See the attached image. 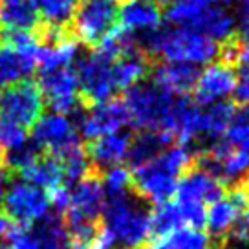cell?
Segmentation results:
<instances>
[{"mask_svg": "<svg viewBox=\"0 0 249 249\" xmlns=\"http://www.w3.org/2000/svg\"><path fill=\"white\" fill-rule=\"evenodd\" d=\"M195 158L185 145L165 148L152 161L134 169L132 189L141 200L147 203L169 202L174 193L181 174L193 167Z\"/></svg>", "mask_w": 249, "mask_h": 249, "instance_id": "6da1fadb", "label": "cell"}, {"mask_svg": "<svg viewBox=\"0 0 249 249\" xmlns=\"http://www.w3.org/2000/svg\"><path fill=\"white\" fill-rule=\"evenodd\" d=\"M138 46L148 57H160L171 62H189V64H205L211 62L220 52L214 40L207 39L191 28L172 26L167 30H154L136 37Z\"/></svg>", "mask_w": 249, "mask_h": 249, "instance_id": "7a4b0ae2", "label": "cell"}, {"mask_svg": "<svg viewBox=\"0 0 249 249\" xmlns=\"http://www.w3.org/2000/svg\"><path fill=\"white\" fill-rule=\"evenodd\" d=\"M136 193L105 200L103 205V229L110 234L114 248L140 249L150 236V211Z\"/></svg>", "mask_w": 249, "mask_h": 249, "instance_id": "3957f363", "label": "cell"}, {"mask_svg": "<svg viewBox=\"0 0 249 249\" xmlns=\"http://www.w3.org/2000/svg\"><path fill=\"white\" fill-rule=\"evenodd\" d=\"M174 99L176 93L167 92L154 81L136 83L126 88L123 99L124 110L128 114V124H134L140 130L167 132Z\"/></svg>", "mask_w": 249, "mask_h": 249, "instance_id": "277c9868", "label": "cell"}, {"mask_svg": "<svg viewBox=\"0 0 249 249\" xmlns=\"http://www.w3.org/2000/svg\"><path fill=\"white\" fill-rule=\"evenodd\" d=\"M224 187L214 176L200 167H189L176 185V203L181 209L185 226L202 229L205 226L207 205L224 195Z\"/></svg>", "mask_w": 249, "mask_h": 249, "instance_id": "5b68a950", "label": "cell"}, {"mask_svg": "<svg viewBox=\"0 0 249 249\" xmlns=\"http://www.w3.org/2000/svg\"><path fill=\"white\" fill-rule=\"evenodd\" d=\"M117 15L119 0H83L73 17L71 33L79 42L93 48L112 28H116Z\"/></svg>", "mask_w": 249, "mask_h": 249, "instance_id": "8992f818", "label": "cell"}, {"mask_svg": "<svg viewBox=\"0 0 249 249\" xmlns=\"http://www.w3.org/2000/svg\"><path fill=\"white\" fill-rule=\"evenodd\" d=\"M44 99L39 83L24 79L4 88L0 93V119L30 128L42 116Z\"/></svg>", "mask_w": 249, "mask_h": 249, "instance_id": "52a82bcc", "label": "cell"}, {"mask_svg": "<svg viewBox=\"0 0 249 249\" xmlns=\"http://www.w3.org/2000/svg\"><path fill=\"white\" fill-rule=\"evenodd\" d=\"M2 205L6 209V216L22 226H31L39 222L52 211L46 191L31 185L24 179L8 183Z\"/></svg>", "mask_w": 249, "mask_h": 249, "instance_id": "ba28073f", "label": "cell"}, {"mask_svg": "<svg viewBox=\"0 0 249 249\" xmlns=\"http://www.w3.org/2000/svg\"><path fill=\"white\" fill-rule=\"evenodd\" d=\"M79 95L85 105H95L112 99L117 93L114 75H112V61L103 59L93 52L77 62Z\"/></svg>", "mask_w": 249, "mask_h": 249, "instance_id": "9c48e42d", "label": "cell"}, {"mask_svg": "<svg viewBox=\"0 0 249 249\" xmlns=\"http://www.w3.org/2000/svg\"><path fill=\"white\" fill-rule=\"evenodd\" d=\"M77 117L73 123L77 126L79 136L86 141H92L99 136L121 130L128 124V114L124 110L123 101H108L95 103V105H83L81 108L73 112Z\"/></svg>", "mask_w": 249, "mask_h": 249, "instance_id": "30bf717a", "label": "cell"}, {"mask_svg": "<svg viewBox=\"0 0 249 249\" xmlns=\"http://www.w3.org/2000/svg\"><path fill=\"white\" fill-rule=\"evenodd\" d=\"M39 88L44 103L59 114L68 116L85 105L79 95V79L73 66H64L42 73Z\"/></svg>", "mask_w": 249, "mask_h": 249, "instance_id": "8fae6325", "label": "cell"}, {"mask_svg": "<svg viewBox=\"0 0 249 249\" xmlns=\"http://www.w3.org/2000/svg\"><path fill=\"white\" fill-rule=\"evenodd\" d=\"M31 141L39 147V150H46L48 154L59 156L64 150L79 145L81 136L75 123L66 114L52 112L40 116L35 121Z\"/></svg>", "mask_w": 249, "mask_h": 249, "instance_id": "7c38bea8", "label": "cell"}, {"mask_svg": "<svg viewBox=\"0 0 249 249\" xmlns=\"http://www.w3.org/2000/svg\"><path fill=\"white\" fill-rule=\"evenodd\" d=\"M234 66L227 64L224 61H218L216 64H211L200 75L195 83V101L200 107H209L218 101H224L229 97L234 90L236 73Z\"/></svg>", "mask_w": 249, "mask_h": 249, "instance_id": "4fadbf2b", "label": "cell"}, {"mask_svg": "<svg viewBox=\"0 0 249 249\" xmlns=\"http://www.w3.org/2000/svg\"><path fill=\"white\" fill-rule=\"evenodd\" d=\"M70 187V202L64 213L77 214L88 220H99L103 205H105V193H103L99 172H90L88 176Z\"/></svg>", "mask_w": 249, "mask_h": 249, "instance_id": "5bb4252c", "label": "cell"}, {"mask_svg": "<svg viewBox=\"0 0 249 249\" xmlns=\"http://www.w3.org/2000/svg\"><path fill=\"white\" fill-rule=\"evenodd\" d=\"M130 140H132V134L124 132L121 128V130L105 134V136H99V138L90 141V145L86 148V154H88V160L92 163L93 171L101 174L103 171L121 163L126 158Z\"/></svg>", "mask_w": 249, "mask_h": 249, "instance_id": "9a60e30c", "label": "cell"}, {"mask_svg": "<svg viewBox=\"0 0 249 249\" xmlns=\"http://www.w3.org/2000/svg\"><path fill=\"white\" fill-rule=\"evenodd\" d=\"M233 114L234 107L231 103L218 101L205 108H200V126H198V138L195 143L198 154L211 148L224 136Z\"/></svg>", "mask_w": 249, "mask_h": 249, "instance_id": "2e32d148", "label": "cell"}, {"mask_svg": "<svg viewBox=\"0 0 249 249\" xmlns=\"http://www.w3.org/2000/svg\"><path fill=\"white\" fill-rule=\"evenodd\" d=\"M37 50L39 44L20 52L0 42V90L24 81L37 68Z\"/></svg>", "mask_w": 249, "mask_h": 249, "instance_id": "e0dca14e", "label": "cell"}, {"mask_svg": "<svg viewBox=\"0 0 249 249\" xmlns=\"http://www.w3.org/2000/svg\"><path fill=\"white\" fill-rule=\"evenodd\" d=\"M152 81L156 85L165 88L167 92L176 93V95H185L195 88V83L200 70L196 64L189 62H158L152 66Z\"/></svg>", "mask_w": 249, "mask_h": 249, "instance_id": "ac0fdd59", "label": "cell"}, {"mask_svg": "<svg viewBox=\"0 0 249 249\" xmlns=\"http://www.w3.org/2000/svg\"><path fill=\"white\" fill-rule=\"evenodd\" d=\"M150 71V57L141 48H130L112 62V75L117 92L126 90L145 79Z\"/></svg>", "mask_w": 249, "mask_h": 249, "instance_id": "d6986e66", "label": "cell"}, {"mask_svg": "<svg viewBox=\"0 0 249 249\" xmlns=\"http://www.w3.org/2000/svg\"><path fill=\"white\" fill-rule=\"evenodd\" d=\"M191 30H196L216 44H224L236 35V18L226 6H209Z\"/></svg>", "mask_w": 249, "mask_h": 249, "instance_id": "ffe728a7", "label": "cell"}, {"mask_svg": "<svg viewBox=\"0 0 249 249\" xmlns=\"http://www.w3.org/2000/svg\"><path fill=\"white\" fill-rule=\"evenodd\" d=\"M20 179L28 181L31 185L39 187L42 191H53L57 187L64 185V176H62V169L59 160L52 154H39L33 161L22 167L20 171Z\"/></svg>", "mask_w": 249, "mask_h": 249, "instance_id": "44dd1931", "label": "cell"}, {"mask_svg": "<svg viewBox=\"0 0 249 249\" xmlns=\"http://www.w3.org/2000/svg\"><path fill=\"white\" fill-rule=\"evenodd\" d=\"M172 138L167 132L160 130H141L138 136H132L130 147L126 152V160L132 169H138L141 165L152 161L154 158L163 152L165 148L171 147Z\"/></svg>", "mask_w": 249, "mask_h": 249, "instance_id": "7402d4cb", "label": "cell"}, {"mask_svg": "<svg viewBox=\"0 0 249 249\" xmlns=\"http://www.w3.org/2000/svg\"><path fill=\"white\" fill-rule=\"evenodd\" d=\"M0 28L2 31H37L40 18L33 0H0Z\"/></svg>", "mask_w": 249, "mask_h": 249, "instance_id": "603a6c76", "label": "cell"}, {"mask_svg": "<svg viewBox=\"0 0 249 249\" xmlns=\"http://www.w3.org/2000/svg\"><path fill=\"white\" fill-rule=\"evenodd\" d=\"M158 6L165 11V18L171 26L193 28L205 9L211 6V0H156Z\"/></svg>", "mask_w": 249, "mask_h": 249, "instance_id": "cb8c5ba5", "label": "cell"}, {"mask_svg": "<svg viewBox=\"0 0 249 249\" xmlns=\"http://www.w3.org/2000/svg\"><path fill=\"white\" fill-rule=\"evenodd\" d=\"M39 18L50 28H70L79 0H33Z\"/></svg>", "mask_w": 249, "mask_h": 249, "instance_id": "d4e9b609", "label": "cell"}, {"mask_svg": "<svg viewBox=\"0 0 249 249\" xmlns=\"http://www.w3.org/2000/svg\"><path fill=\"white\" fill-rule=\"evenodd\" d=\"M148 249H214V244L209 234L202 233L200 229L181 227L158 238Z\"/></svg>", "mask_w": 249, "mask_h": 249, "instance_id": "484cf974", "label": "cell"}, {"mask_svg": "<svg viewBox=\"0 0 249 249\" xmlns=\"http://www.w3.org/2000/svg\"><path fill=\"white\" fill-rule=\"evenodd\" d=\"M183 226H185V220L178 203H158L156 209L150 213V234H154L156 238L171 234L172 231L181 229Z\"/></svg>", "mask_w": 249, "mask_h": 249, "instance_id": "4316f807", "label": "cell"}, {"mask_svg": "<svg viewBox=\"0 0 249 249\" xmlns=\"http://www.w3.org/2000/svg\"><path fill=\"white\" fill-rule=\"evenodd\" d=\"M103 193L105 200H114V198H123V196L134 193L132 189V174L123 167H110L103 172L101 178Z\"/></svg>", "mask_w": 249, "mask_h": 249, "instance_id": "83f0119b", "label": "cell"}, {"mask_svg": "<svg viewBox=\"0 0 249 249\" xmlns=\"http://www.w3.org/2000/svg\"><path fill=\"white\" fill-rule=\"evenodd\" d=\"M26 143H30V138L24 126L0 119V145L4 148V152L20 148Z\"/></svg>", "mask_w": 249, "mask_h": 249, "instance_id": "f1b7e54d", "label": "cell"}, {"mask_svg": "<svg viewBox=\"0 0 249 249\" xmlns=\"http://www.w3.org/2000/svg\"><path fill=\"white\" fill-rule=\"evenodd\" d=\"M233 93L240 105H249V61L242 62L240 71L236 73Z\"/></svg>", "mask_w": 249, "mask_h": 249, "instance_id": "f546056e", "label": "cell"}, {"mask_svg": "<svg viewBox=\"0 0 249 249\" xmlns=\"http://www.w3.org/2000/svg\"><path fill=\"white\" fill-rule=\"evenodd\" d=\"M242 44V62L249 61V9H244L240 17V33L236 35ZM240 62V64H242Z\"/></svg>", "mask_w": 249, "mask_h": 249, "instance_id": "4dcf8cb0", "label": "cell"}, {"mask_svg": "<svg viewBox=\"0 0 249 249\" xmlns=\"http://www.w3.org/2000/svg\"><path fill=\"white\" fill-rule=\"evenodd\" d=\"M214 249H249V242H242L236 240V238H224V240L216 244Z\"/></svg>", "mask_w": 249, "mask_h": 249, "instance_id": "1f68e13d", "label": "cell"}, {"mask_svg": "<svg viewBox=\"0 0 249 249\" xmlns=\"http://www.w3.org/2000/svg\"><path fill=\"white\" fill-rule=\"evenodd\" d=\"M8 183H9L8 169L0 165V207H2V202H4V195H6V189H8Z\"/></svg>", "mask_w": 249, "mask_h": 249, "instance_id": "d6a6232c", "label": "cell"}, {"mask_svg": "<svg viewBox=\"0 0 249 249\" xmlns=\"http://www.w3.org/2000/svg\"><path fill=\"white\" fill-rule=\"evenodd\" d=\"M216 4H220V6H229L231 2H234V0H214Z\"/></svg>", "mask_w": 249, "mask_h": 249, "instance_id": "836d02e7", "label": "cell"}, {"mask_svg": "<svg viewBox=\"0 0 249 249\" xmlns=\"http://www.w3.org/2000/svg\"><path fill=\"white\" fill-rule=\"evenodd\" d=\"M2 160H4V148L0 145V165H2Z\"/></svg>", "mask_w": 249, "mask_h": 249, "instance_id": "e575fe53", "label": "cell"}, {"mask_svg": "<svg viewBox=\"0 0 249 249\" xmlns=\"http://www.w3.org/2000/svg\"><path fill=\"white\" fill-rule=\"evenodd\" d=\"M244 9H249V0H244Z\"/></svg>", "mask_w": 249, "mask_h": 249, "instance_id": "d590c367", "label": "cell"}]
</instances>
